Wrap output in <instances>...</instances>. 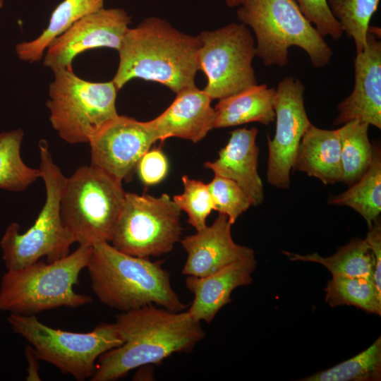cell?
Instances as JSON below:
<instances>
[{"label": "cell", "instance_id": "6da1fadb", "mask_svg": "<svg viewBox=\"0 0 381 381\" xmlns=\"http://www.w3.org/2000/svg\"><path fill=\"white\" fill-rule=\"evenodd\" d=\"M114 323L123 344L99 356L91 381L117 380L135 368L190 352L205 336L200 322L187 310L174 312L154 304L121 312Z\"/></svg>", "mask_w": 381, "mask_h": 381}, {"label": "cell", "instance_id": "7a4b0ae2", "mask_svg": "<svg viewBox=\"0 0 381 381\" xmlns=\"http://www.w3.org/2000/svg\"><path fill=\"white\" fill-rule=\"evenodd\" d=\"M200 47L198 36L178 30L166 20L146 18L126 30L112 82L118 90L134 78L161 83L175 93L194 87Z\"/></svg>", "mask_w": 381, "mask_h": 381}, {"label": "cell", "instance_id": "3957f363", "mask_svg": "<svg viewBox=\"0 0 381 381\" xmlns=\"http://www.w3.org/2000/svg\"><path fill=\"white\" fill-rule=\"evenodd\" d=\"M86 268L95 296L110 308L121 312L150 304L174 312L187 308L161 261L124 253L104 241L92 246Z\"/></svg>", "mask_w": 381, "mask_h": 381}, {"label": "cell", "instance_id": "277c9868", "mask_svg": "<svg viewBox=\"0 0 381 381\" xmlns=\"http://www.w3.org/2000/svg\"><path fill=\"white\" fill-rule=\"evenodd\" d=\"M92 246L79 245L73 253L52 262L41 260L7 270L0 284V311L30 315L66 306L77 308L92 302L73 286L86 267Z\"/></svg>", "mask_w": 381, "mask_h": 381}, {"label": "cell", "instance_id": "5b68a950", "mask_svg": "<svg viewBox=\"0 0 381 381\" xmlns=\"http://www.w3.org/2000/svg\"><path fill=\"white\" fill-rule=\"evenodd\" d=\"M239 6L237 17L253 29L256 56L265 66H286L291 46L306 52L315 68L329 64L331 48L295 0H245Z\"/></svg>", "mask_w": 381, "mask_h": 381}, {"label": "cell", "instance_id": "8992f818", "mask_svg": "<svg viewBox=\"0 0 381 381\" xmlns=\"http://www.w3.org/2000/svg\"><path fill=\"white\" fill-rule=\"evenodd\" d=\"M40 171L46 188V200L35 223L24 233L16 222L6 228L0 241L7 270L32 265L42 257L52 262L69 254L75 239L64 223L61 200L66 180L54 162L47 143H39Z\"/></svg>", "mask_w": 381, "mask_h": 381}, {"label": "cell", "instance_id": "52a82bcc", "mask_svg": "<svg viewBox=\"0 0 381 381\" xmlns=\"http://www.w3.org/2000/svg\"><path fill=\"white\" fill-rule=\"evenodd\" d=\"M122 181L92 164L66 177L61 214L79 245L111 242L123 207Z\"/></svg>", "mask_w": 381, "mask_h": 381}, {"label": "cell", "instance_id": "ba28073f", "mask_svg": "<svg viewBox=\"0 0 381 381\" xmlns=\"http://www.w3.org/2000/svg\"><path fill=\"white\" fill-rule=\"evenodd\" d=\"M53 73L47 102L53 128L68 143H89L106 123L119 115L116 108L118 89L112 80H83L72 68Z\"/></svg>", "mask_w": 381, "mask_h": 381}, {"label": "cell", "instance_id": "9c48e42d", "mask_svg": "<svg viewBox=\"0 0 381 381\" xmlns=\"http://www.w3.org/2000/svg\"><path fill=\"white\" fill-rule=\"evenodd\" d=\"M8 322L40 360L79 381L90 379L99 356L123 344L114 322L101 323L89 332H73L49 327L35 315L11 313Z\"/></svg>", "mask_w": 381, "mask_h": 381}, {"label": "cell", "instance_id": "30bf717a", "mask_svg": "<svg viewBox=\"0 0 381 381\" xmlns=\"http://www.w3.org/2000/svg\"><path fill=\"white\" fill-rule=\"evenodd\" d=\"M181 210L171 197L126 193L111 245L121 252L144 258L172 250L181 240Z\"/></svg>", "mask_w": 381, "mask_h": 381}, {"label": "cell", "instance_id": "8fae6325", "mask_svg": "<svg viewBox=\"0 0 381 381\" xmlns=\"http://www.w3.org/2000/svg\"><path fill=\"white\" fill-rule=\"evenodd\" d=\"M200 70L207 77L205 92L221 99L258 84L252 61L256 56L254 38L243 23H230L198 35Z\"/></svg>", "mask_w": 381, "mask_h": 381}, {"label": "cell", "instance_id": "7c38bea8", "mask_svg": "<svg viewBox=\"0 0 381 381\" xmlns=\"http://www.w3.org/2000/svg\"><path fill=\"white\" fill-rule=\"evenodd\" d=\"M275 90L276 128L272 140L267 135V180L276 188L286 189L299 144L311 123L304 105L305 87L298 79L286 77Z\"/></svg>", "mask_w": 381, "mask_h": 381}, {"label": "cell", "instance_id": "4fadbf2b", "mask_svg": "<svg viewBox=\"0 0 381 381\" xmlns=\"http://www.w3.org/2000/svg\"><path fill=\"white\" fill-rule=\"evenodd\" d=\"M158 141L150 121L118 115L92 138L91 164L121 181H128L142 156Z\"/></svg>", "mask_w": 381, "mask_h": 381}, {"label": "cell", "instance_id": "5bb4252c", "mask_svg": "<svg viewBox=\"0 0 381 381\" xmlns=\"http://www.w3.org/2000/svg\"><path fill=\"white\" fill-rule=\"evenodd\" d=\"M131 17L123 8H102L74 23L54 38L46 49L44 65L52 71L72 68L73 59L91 49L118 51Z\"/></svg>", "mask_w": 381, "mask_h": 381}, {"label": "cell", "instance_id": "9a60e30c", "mask_svg": "<svg viewBox=\"0 0 381 381\" xmlns=\"http://www.w3.org/2000/svg\"><path fill=\"white\" fill-rule=\"evenodd\" d=\"M352 92L337 106L334 125L358 120L381 128V42L369 32L364 50L354 60Z\"/></svg>", "mask_w": 381, "mask_h": 381}, {"label": "cell", "instance_id": "2e32d148", "mask_svg": "<svg viewBox=\"0 0 381 381\" xmlns=\"http://www.w3.org/2000/svg\"><path fill=\"white\" fill-rule=\"evenodd\" d=\"M231 225L226 214L219 213L210 226L180 240L187 253L182 274L205 277L235 261L255 256L252 248L234 242Z\"/></svg>", "mask_w": 381, "mask_h": 381}, {"label": "cell", "instance_id": "e0dca14e", "mask_svg": "<svg viewBox=\"0 0 381 381\" xmlns=\"http://www.w3.org/2000/svg\"><path fill=\"white\" fill-rule=\"evenodd\" d=\"M211 102L205 91L196 86L177 92L173 102L161 114L149 121L157 140L171 137L193 143L202 140L214 128L216 111Z\"/></svg>", "mask_w": 381, "mask_h": 381}, {"label": "cell", "instance_id": "ac0fdd59", "mask_svg": "<svg viewBox=\"0 0 381 381\" xmlns=\"http://www.w3.org/2000/svg\"><path fill=\"white\" fill-rule=\"evenodd\" d=\"M255 256L235 261L205 277L186 276V288L193 294L189 314L199 322L210 323L224 306L231 302L232 291L253 281Z\"/></svg>", "mask_w": 381, "mask_h": 381}, {"label": "cell", "instance_id": "d6986e66", "mask_svg": "<svg viewBox=\"0 0 381 381\" xmlns=\"http://www.w3.org/2000/svg\"><path fill=\"white\" fill-rule=\"evenodd\" d=\"M218 158L205 163V168L219 176L238 184L253 201L254 206L264 200V189L258 171L259 147L256 144L258 129L238 128L231 132Z\"/></svg>", "mask_w": 381, "mask_h": 381}, {"label": "cell", "instance_id": "ffe728a7", "mask_svg": "<svg viewBox=\"0 0 381 381\" xmlns=\"http://www.w3.org/2000/svg\"><path fill=\"white\" fill-rule=\"evenodd\" d=\"M294 169L319 179L325 186L341 182L342 171L337 129H322L311 123L301 138Z\"/></svg>", "mask_w": 381, "mask_h": 381}, {"label": "cell", "instance_id": "44dd1931", "mask_svg": "<svg viewBox=\"0 0 381 381\" xmlns=\"http://www.w3.org/2000/svg\"><path fill=\"white\" fill-rule=\"evenodd\" d=\"M276 90L266 84L255 85L216 104L214 128L239 126L250 122L268 125L274 121Z\"/></svg>", "mask_w": 381, "mask_h": 381}, {"label": "cell", "instance_id": "7402d4cb", "mask_svg": "<svg viewBox=\"0 0 381 381\" xmlns=\"http://www.w3.org/2000/svg\"><path fill=\"white\" fill-rule=\"evenodd\" d=\"M104 0H64L53 11L46 29L35 40L18 43L16 52L19 59L36 62L42 58L51 42L74 23L104 8Z\"/></svg>", "mask_w": 381, "mask_h": 381}, {"label": "cell", "instance_id": "603a6c76", "mask_svg": "<svg viewBox=\"0 0 381 381\" xmlns=\"http://www.w3.org/2000/svg\"><path fill=\"white\" fill-rule=\"evenodd\" d=\"M373 158L366 172L346 190L332 195L328 203L347 206L361 215L368 228L376 222L381 212V150L373 145Z\"/></svg>", "mask_w": 381, "mask_h": 381}, {"label": "cell", "instance_id": "cb8c5ba5", "mask_svg": "<svg viewBox=\"0 0 381 381\" xmlns=\"http://www.w3.org/2000/svg\"><path fill=\"white\" fill-rule=\"evenodd\" d=\"M282 253L291 261L321 264L332 277H365L373 280L375 260L365 239L354 238L328 257H322L318 253L305 255L287 251Z\"/></svg>", "mask_w": 381, "mask_h": 381}, {"label": "cell", "instance_id": "d4e9b609", "mask_svg": "<svg viewBox=\"0 0 381 381\" xmlns=\"http://www.w3.org/2000/svg\"><path fill=\"white\" fill-rule=\"evenodd\" d=\"M369 124L353 120L337 129L340 141L342 182L351 186L368 169L373 158V144L368 138Z\"/></svg>", "mask_w": 381, "mask_h": 381}, {"label": "cell", "instance_id": "484cf974", "mask_svg": "<svg viewBox=\"0 0 381 381\" xmlns=\"http://www.w3.org/2000/svg\"><path fill=\"white\" fill-rule=\"evenodd\" d=\"M23 136L20 128L0 133V189L23 191L41 176L39 169L28 167L21 158Z\"/></svg>", "mask_w": 381, "mask_h": 381}, {"label": "cell", "instance_id": "4316f807", "mask_svg": "<svg viewBox=\"0 0 381 381\" xmlns=\"http://www.w3.org/2000/svg\"><path fill=\"white\" fill-rule=\"evenodd\" d=\"M331 306H353L367 313L381 315V294L370 278L332 277L324 289Z\"/></svg>", "mask_w": 381, "mask_h": 381}, {"label": "cell", "instance_id": "83f0119b", "mask_svg": "<svg viewBox=\"0 0 381 381\" xmlns=\"http://www.w3.org/2000/svg\"><path fill=\"white\" fill-rule=\"evenodd\" d=\"M381 337L356 356L300 381H380Z\"/></svg>", "mask_w": 381, "mask_h": 381}, {"label": "cell", "instance_id": "f1b7e54d", "mask_svg": "<svg viewBox=\"0 0 381 381\" xmlns=\"http://www.w3.org/2000/svg\"><path fill=\"white\" fill-rule=\"evenodd\" d=\"M334 17L340 23L343 32L352 38L356 54L367 44L370 20L380 0H327Z\"/></svg>", "mask_w": 381, "mask_h": 381}, {"label": "cell", "instance_id": "f546056e", "mask_svg": "<svg viewBox=\"0 0 381 381\" xmlns=\"http://www.w3.org/2000/svg\"><path fill=\"white\" fill-rule=\"evenodd\" d=\"M181 179L183 191L172 199L181 211L186 212L188 222L199 231L207 226V218L214 210L207 184L190 179L186 175H183Z\"/></svg>", "mask_w": 381, "mask_h": 381}, {"label": "cell", "instance_id": "4dcf8cb0", "mask_svg": "<svg viewBox=\"0 0 381 381\" xmlns=\"http://www.w3.org/2000/svg\"><path fill=\"white\" fill-rule=\"evenodd\" d=\"M214 210L226 214L234 224L252 205L253 201L242 188L233 180L214 175L207 183Z\"/></svg>", "mask_w": 381, "mask_h": 381}, {"label": "cell", "instance_id": "1f68e13d", "mask_svg": "<svg viewBox=\"0 0 381 381\" xmlns=\"http://www.w3.org/2000/svg\"><path fill=\"white\" fill-rule=\"evenodd\" d=\"M306 18L325 37L338 41L343 35L339 21L332 15L327 0H295Z\"/></svg>", "mask_w": 381, "mask_h": 381}, {"label": "cell", "instance_id": "d6a6232c", "mask_svg": "<svg viewBox=\"0 0 381 381\" xmlns=\"http://www.w3.org/2000/svg\"><path fill=\"white\" fill-rule=\"evenodd\" d=\"M136 170L144 184L156 185L167 175L169 170L167 158L161 150L150 149L140 158Z\"/></svg>", "mask_w": 381, "mask_h": 381}, {"label": "cell", "instance_id": "836d02e7", "mask_svg": "<svg viewBox=\"0 0 381 381\" xmlns=\"http://www.w3.org/2000/svg\"><path fill=\"white\" fill-rule=\"evenodd\" d=\"M365 241L375 260L373 282L377 291L381 294V224L379 219L368 228Z\"/></svg>", "mask_w": 381, "mask_h": 381}, {"label": "cell", "instance_id": "e575fe53", "mask_svg": "<svg viewBox=\"0 0 381 381\" xmlns=\"http://www.w3.org/2000/svg\"><path fill=\"white\" fill-rule=\"evenodd\" d=\"M26 358L28 361L27 380H40L38 375L39 362L40 361L37 356L34 349L31 345H27L25 349Z\"/></svg>", "mask_w": 381, "mask_h": 381}, {"label": "cell", "instance_id": "d590c367", "mask_svg": "<svg viewBox=\"0 0 381 381\" xmlns=\"http://www.w3.org/2000/svg\"><path fill=\"white\" fill-rule=\"evenodd\" d=\"M245 0H225L226 5L229 7L239 6Z\"/></svg>", "mask_w": 381, "mask_h": 381}, {"label": "cell", "instance_id": "8d00e7d4", "mask_svg": "<svg viewBox=\"0 0 381 381\" xmlns=\"http://www.w3.org/2000/svg\"><path fill=\"white\" fill-rule=\"evenodd\" d=\"M4 6V0H0V9L3 7Z\"/></svg>", "mask_w": 381, "mask_h": 381}]
</instances>
